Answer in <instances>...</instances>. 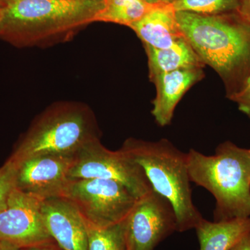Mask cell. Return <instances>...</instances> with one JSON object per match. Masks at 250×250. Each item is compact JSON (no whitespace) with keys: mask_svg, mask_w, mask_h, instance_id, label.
Wrapping results in <instances>:
<instances>
[{"mask_svg":"<svg viewBox=\"0 0 250 250\" xmlns=\"http://www.w3.org/2000/svg\"><path fill=\"white\" fill-rule=\"evenodd\" d=\"M18 250H62L56 243H49V244L41 245L30 247V248H21Z\"/></svg>","mask_w":250,"mask_h":250,"instance_id":"cell-23","label":"cell"},{"mask_svg":"<svg viewBox=\"0 0 250 250\" xmlns=\"http://www.w3.org/2000/svg\"><path fill=\"white\" fill-rule=\"evenodd\" d=\"M86 225L88 250H129L126 220L108 228H96L87 223Z\"/></svg>","mask_w":250,"mask_h":250,"instance_id":"cell-17","label":"cell"},{"mask_svg":"<svg viewBox=\"0 0 250 250\" xmlns=\"http://www.w3.org/2000/svg\"><path fill=\"white\" fill-rule=\"evenodd\" d=\"M229 100L236 103L238 109L250 118V75L241 89Z\"/></svg>","mask_w":250,"mask_h":250,"instance_id":"cell-20","label":"cell"},{"mask_svg":"<svg viewBox=\"0 0 250 250\" xmlns=\"http://www.w3.org/2000/svg\"><path fill=\"white\" fill-rule=\"evenodd\" d=\"M9 1L10 0H0V9L4 8Z\"/></svg>","mask_w":250,"mask_h":250,"instance_id":"cell-26","label":"cell"},{"mask_svg":"<svg viewBox=\"0 0 250 250\" xmlns=\"http://www.w3.org/2000/svg\"><path fill=\"white\" fill-rule=\"evenodd\" d=\"M42 201L15 187L0 209V241L19 249L55 243L44 223Z\"/></svg>","mask_w":250,"mask_h":250,"instance_id":"cell-8","label":"cell"},{"mask_svg":"<svg viewBox=\"0 0 250 250\" xmlns=\"http://www.w3.org/2000/svg\"><path fill=\"white\" fill-rule=\"evenodd\" d=\"M121 149L142 167L153 190L170 202L177 231L195 229L204 218L192 202L187 153L166 139L147 141L129 138Z\"/></svg>","mask_w":250,"mask_h":250,"instance_id":"cell-5","label":"cell"},{"mask_svg":"<svg viewBox=\"0 0 250 250\" xmlns=\"http://www.w3.org/2000/svg\"><path fill=\"white\" fill-rule=\"evenodd\" d=\"M69 179H103L125 186L137 200L153 189L142 167L128 157L121 149L111 151L102 144L100 139L85 145L74 157Z\"/></svg>","mask_w":250,"mask_h":250,"instance_id":"cell-7","label":"cell"},{"mask_svg":"<svg viewBox=\"0 0 250 250\" xmlns=\"http://www.w3.org/2000/svg\"><path fill=\"white\" fill-rule=\"evenodd\" d=\"M63 197L76 206L85 223L100 228L125 221L139 200L125 186L103 179H70Z\"/></svg>","mask_w":250,"mask_h":250,"instance_id":"cell-6","label":"cell"},{"mask_svg":"<svg viewBox=\"0 0 250 250\" xmlns=\"http://www.w3.org/2000/svg\"><path fill=\"white\" fill-rule=\"evenodd\" d=\"M103 9L95 22L116 23L129 27L156 6L143 0H103Z\"/></svg>","mask_w":250,"mask_h":250,"instance_id":"cell-16","label":"cell"},{"mask_svg":"<svg viewBox=\"0 0 250 250\" xmlns=\"http://www.w3.org/2000/svg\"><path fill=\"white\" fill-rule=\"evenodd\" d=\"M144 45L156 49H167L184 37L171 4L156 5L129 26Z\"/></svg>","mask_w":250,"mask_h":250,"instance_id":"cell-13","label":"cell"},{"mask_svg":"<svg viewBox=\"0 0 250 250\" xmlns=\"http://www.w3.org/2000/svg\"><path fill=\"white\" fill-rule=\"evenodd\" d=\"M103 7V0H10L0 9V39L19 48L67 42Z\"/></svg>","mask_w":250,"mask_h":250,"instance_id":"cell-1","label":"cell"},{"mask_svg":"<svg viewBox=\"0 0 250 250\" xmlns=\"http://www.w3.org/2000/svg\"><path fill=\"white\" fill-rule=\"evenodd\" d=\"M46 228L62 250H88V229L76 206L65 197L47 199L42 203Z\"/></svg>","mask_w":250,"mask_h":250,"instance_id":"cell-11","label":"cell"},{"mask_svg":"<svg viewBox=\"0 0 250 250\" xmlns=\"http://www.w3.org/2000/svg\"><path fill=\"white\" fill-rule=\"evenodd\" d=\"M100 135L89 106L79 102H58L36 117L7 160L17 164L37 156H75L85 145L100 139Z\"/></svg>","mask_w":250,"mask_h":250,"instance_id":"cell-4","label":"cell"},{"mask_svg":"<svg viewBox=\"0 0 250 250\" xmlns=\"http://www.w3.org/2000/svg\"><path fill=\"white\" fill-rule=\"evenodd\" d=\"M74 157L41 155L14 164L16 187L42 200L63 197Z\"/></svg>","mask_w":250,"mask_h":250,"instance_id":"cell-10","label":"cell"},{"mask_svg":"<svg viewBox=\"0 0 250 250\" xmlns=\"http://www.w3.org/2000/svg\"></svg>","mask_w":250,"mask_h":250,"instance_id":"cell-27","label":"cell"},{"mask_svg":"<svg viewBox=\"0 0 250 250\" xmlns=\"http://www.w3.org/2000/svg\"><path fill=\"white\" fill-rule=\"evenodd\" d=\"M148 58L149 80L166 72L205 66L185 37L167 49L144 45Z\"/></svg>","mask_w":250,"mask_h":250,"instance_id":"cell-14","label":"cell"},{"mask_svg":"<svg viewBox=\"0 0 250 250\" xmlns=\"http://www.w3.org/2000/svg\"><path fill=\"white\" fill-rule=\"evenodd\" d=\"M241 0H174L172 3L176 12L202 15H218L236 12Z\"/></svg>","mask_w":250,"mask_h":250,"instance_id":"cell-18","label":"cell"},{"mask_svg":"<svg viewBox=\"0 0 250 250\" xmlns=\"http://www.w3.org/2000/svg\"><path fill=\"white\" fill-rule=\"evenodd\" d=\"M145 2L151 5L171 4L174 0H143Z\"/></svg>","mask_w":250,"mask_h":250,"instance_id":"cell-25","label":"cell"},{"mask_svg":"<svg viewBox=\"0 0 250 250\" xmlns=\"http://www.w3.org/2000/svg\"><path fill=\"white\" fill-rule=\"evenodd\" d=\"M129 250H154L177 231V218L170 202L152 190L138 200L126 220Z\"/></svg>","mask_w":250,"mask_h":250,"instance_id":"cell-9","label":"cell"},{"mask_svg":"<svg viewBox=\"0 0 250 250\" xmlns=\"http://www.w3.org/2000/svg\"><path fill=\"white\" fill-rule=\"evenodd\" d=\"M187 159L190 182L214 197L213 221L250 217V149L225 141L213 155L190 149Z\"/></svg>","mask_w":250,"mask_h":250,"instance_id":"cell-3","label":"cell"},{"mask_svg":"<svg viewBox=\"0 0 250 250\" xmlns=\"http://www.w3.org/2000/svg\"><path fill=\"white\" fill-rule=\"evenodd\" d=\"M230 250H250V231Z\"/></svg>","mask_w":250,"mask_h":250,"instance_id":"cell-22","label":"cell"},{"mask_svg":"<svg viewBox=\"0 0 250 250\" xmlns=\"http://www.w3.org/2000/svg\"><path fill=\"white\" fill-rule=\"evenodd\" d=\"M19 248L9 242L0 241V250H18Z\"/></svg>","mask_w":250,"mask_h":250,"instance_id":"cell-24","label":"cell"},{"mask_svg":"<svg viewBox=\"0 0 250 250\" xmlns=\"http://www.w3.org/2000/svg\"><path fill=\"white\" fill-rule=\"evenodd\" d=\"M184 37L225 83L228 99L250 75V23L237 11L218 15L177 12Z\"/></svg>","mask_w":250,"mask_h":250,"instance_id":"cell-2","label":"cell"},{"mask_svg":"<svg viewBox=\"0 0 250 250\" xmlns=\"http://www.w3.org/2000/svg\"><path fill=\"white\" fill-rule=\"evenodd\" d=\"M204 77L203 68L197 67L161 74L151 80L156 90L152 114L159 126L170 124L176 106L184 94Z\"/></svg>","mask_w":250,"mask_h":250,"instance_id":"cell-12","label":"cell"},{"mask_svg":"<svg viewBox=\"0 0 250 250\" xmlns=\"http://www.w3.org/2000/svg\"><path fill=\"white\" fill-rule=\"evenodd\" d=\"M195 229L200 250H230L250 231V217L213 222L203 218Z\"/></svg>","mask_w":250,"mask_h":250,"instance_id":"cell-15","label":"cell"},{"mask_svg":"<svg viewBox=\"0 0 250 250\" xmlns=\"http://www.w3.org/2000/svg\"><path fill=\"white\" fill-rule=\"evenodd\" d=\"M237 12L250 23V0H241Z\"/></svg>","mask_w":250,"mask_h":250,"instance_id":"cell-21","label":"cell"},{"mask_svg":"<svg viewBox=\"0 0 250 250\" xmlns=\"http://www.w3.org/2000/svg\"><path fill=\"white\" fill-rule=\"evenodd\" d=\"M16 187V167L11 161L6 160L0 167V209Z\"/></svg>","mask_w":250,"mask_h":250,"instance_id":"cell-19","label":"cell"}]
</instances>
